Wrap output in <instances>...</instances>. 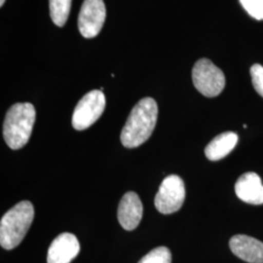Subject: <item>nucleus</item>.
I'll return each instance as SVG.
<instances>
[{
    "mask_svg": "<svg viewBox=\"0 0 263 263\" xmlns=\"http://www.w3.org/2000/svg\"><path fill=\"white\" fill-rule=\"evenodd\" d=\"M158 106L152 98H144L134 106L123 128L120 140L127 148L140 146L151 138L157 122Z\"/></svg>",
    "mask_w": 263,
    "mask_h": 263,
    "instance_id": "obj_1",
    "label": "nucleus"
},
{
    "mask_svg": "<svg viewBox=\"0 0 263 263\" xmlns=\"http://www.w3.org/2000/svg\"><path fill=\"white\" fill-rule=\"evenodd\" d=\"M35 117V108L29 103H18L10 107L3 123V137L10 148L17 151L28 143Z\"/></svg>",
    "mask_w": 263,
    "mask_h": 263,
    "instance_id": "obj_2",
    "label": "nucleus"
},
{
    "mask_svg": "<svg viewBox=\"0 0 263 263\" xmlns=\"http://www.w3.org/2000/svg\"><path fill=\"white\" fill-rule=\"evenodd\" d=\"M34 208L29 201H22L3 216L0 221V245L5 250L18 247L32 223Z\"/></svg>",
    "mask_w": 263,
    "mask_h": 263,
    "instance_id": "obj_3",
    "label": "nucleus"
},
{
    "mask_svg": "<svg viewBox=\"0 0 263 263\" xmlns=\"http://www.w3.org/2000/svg\"><path fill=\"white\" fill-rule=\"evenodd\" d=\"M192 80L198 91L208 98L218 96L226 86V76L222 70L208 59L196 62L192 69Z\"/></svg>",
    "mask_w": 263,
    "mask_h": 263,
    "instance_id": "obj_4",
    "label": "nucleus"
},
{
    "mask_svg": "<svg viewBox=\"0 0 263 263\" xmlns=\"http://www.w3.org/2000/svg\"><path fill=\"white\" fill-rule=\"evenodd\" d=\"M105 96L101 90H93L85 95L76 105L72 115V126L77 131L91 127L102 116L105 108Z\"/></svg>",
    "mask_w": 263,
    "mask_h": 263,
    "instance_id": "obj_5",
    "label": "nucleus"
},
{
    "mask_svg": "<svg viewBox=\"0 0 263 263\" xmlns=\"http://www.w3.org/2000/svg\"><path fill=\"white\" fill-rule=\"evenodd\" d=\"M185 199L184 182L177 175H171L164 179L154 199L157 211L164 215L178 212Z\"/></svg>",
    "mask_w": 263,
    "mask_h": 263,
    "instance_id": "obj_6",
    "label": "nucleus"
},
{
    "mask_svg": "<svg viewBox=\"0 0 263 263\" xmlns=\"http://www.w3.org/2000/svg\"><path fill=\"white\" fill-rule=\"evenodd\" d=\"M106 18L104 0H84L78 16V29L85 38H94L101 32Z\"/></svg>",
    "mask_w": 263,
    "mask_h": 263,
    "instance_id": "obj_7",
    "label": "nucleus"
},
{
    "mask_svg": "<svg viewBox=\"0 0 263 263\" xmlns=\"http://www.w3.org/2000/svg\"><path fill=\"white\" fill-rule=\"evenodd\" d=\"M80 244L71 233H62L49 248L47 263H70L79 254Z\"/></svg>",
    "mask_w": 263,
    "mask_h": 263,
    "instance_id": "obj_8",
    "label": "nucleus"
},
{
    "mask_svg": "<svg viewBox=\"0 0 263 263\" xmlns=\"http://www.w3.org/2000/svg\"><path fill=\"white\" fill-rule=\"evenodd\" d=\"M143 207L141 199L135 192H127L118 207V221L125 230L136 229L142 218Z\"/></svg>",
    "mask_w": 263,
    "mask_h": 263,
    "instance_id": "obj_9",
    "label": "nucleus"
},
{
    "mask_svg": "<svg viewBox=\"0 0 263 263\" xmlns=\"http://www.w3.org/2000/svg\"><path fill=\"white\" fill-rule=\"evenodd\" d=\"M229 247L232 253L249 263H263V243L250 236H233Z\"/></svg>",
    "mask_w": 263,
    "mask_h": 263,
    "instance_id": "obj_10",
    "label": "nucleus"
},
{
    "mask_svg": "<svg viewBox=\"0 0 263 263\" xmlns=\"http://www.w3.org/2000/svg\"><path fill=\"white\" fill-rule=\"evenodd\" d=\"M236 195L245 203L252 205H262L263 184L260 177L253 173L242 175L236 182Z\"/></svg>",
    "mask_w": 263,
    "mask_h": 263,
    "instance_id": "obj_11",
    "label": "nucleus"
},
{
    "mask_svg": "<svg viewBox=\"0 0 263 263\" xmlns=\"http://www.w3.org/2000/svg\"><path fill=\"white\" fill-rule=\"evenodd\" d=\"M238 136L233 132H226L216 137L205 149L207 158L211 161H218L226 157L234 149L238 143Z\"/></svg>",
    "mask_w": 263,
    "mask_h": 263,
    "instance_id": "obj_12",
    "label": "nucleus"
},
{
    "mask_svg": "<svg viewBox=\"0 0 263 263\" xmlns=\"http://www.w3.org/2000/svg\"><path fill=\"white\" fill-rule=\"evenodd\" d=\"M72 0H49L50 16L58 27H64L68 19Z\"/></svg>",
    "mask_w": 263,
    "mask_h": 263,
    "instance_id": "obj_13",
    "label": "nucleus"
},
{
    "mask_svg": "<svg viewBox=\"0 0 263 263\" xmlns=\"http://www.w3.org/2000/svg\"><path fill=\"white\" fill-rule=\"evenodd\" d=\"M139 263H172V254L166 247H158L144 255Z\"/></svg>",
    "mask_w": 263,
    "mask_h": 263,
    "instance_id": "obj_14",
    "label": "nucleus"
},
{
    "mask_svg": "<svg viewBox=\"0 0 263 263\" xmlns=\"http://www.w3.org/2000/svg\"><path fill=\"white\" fill-rule=\"evenodd\" d=\"M248 14L255 20H263V0H239Z\"/></svg>",
    "mask_w": 263,
    "mask_h": 263,
    "instance_id": "obj_15",
    "label": "nucleus"
},
{
    "mask_svg": "<svg viewBox=\"0 0 263 263\" xmlns=\"http://www.w3.org/2000/svg\"><path fill=\"white\" fill-rule=\"evenodd\" d=\"M250 72L254 90L263 98V66L255 64L251 67Z\"/></svg>",
    "mask_w": 263,
    "mask_h": 263,
    "instance_id": "obj_16",
    "label": "nucleus"
},
{
    "mask_svg": "<svg viewBox=\"0 0 263 263\" xmlns=\"http://www.w3.org/2000/svg\"><path fill=\"white\" fill-rule=\"evenodd\" d=\"M4 2H5V0H0V6H3Z\"/></svg>",
    "mask_w": 263,
    "mask_h": 263,
    "instance_id": "obj_17",
    "label": "nucleus"
}]
</instances>
